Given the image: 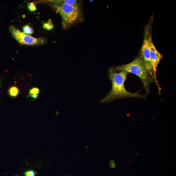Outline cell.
<instances>
[{"instance_id": "7c38bea8", "label": "cell", "mask_w": 176, "mask_h": 176, "mask_svg": "<svg viewBox=\"0 0 176 176\" xmlns=\"http://www.w3.org/2000/svg\"><path fill=\"white\" fill-rule=\"evenodd\" d=\"M28 8L30 12H33L37 10L35 4L33 2H30L28 4Z\"/></svg>"}, {"instance_id": "9c48e42d", "label": "cell", "mask_w": 176, "mask_h": 176, "mask_svg": "<svg viewBox=\"0 0 176 176\" xmlns=\"http://www.w3.org/2000/svg\"><path fill=\"white\" fill-rule=\"evenodd\" d=\"M19 92V89L18 87L15 86L11 87L9 90V94L10 96L12 97H17Z\"/></svg>"}, {"instance_id": "52a82bcc", "label": "cell", "mask_w": 176, "mask_h": 176, "mask_svg": "<svg viewBox=\"0 0 176 176\" xmlns=\"http://www.w3.org/2000/svg\"><path fill=\"white\" fill-rule=\"evenodd\" d=\"M55 4H63L68 5H78L77 1L76 0H64V1H54Z\"/></svg>"}, {"instance_id": "4fadbf2b", "label": "cell", "mask_w": 176, "mask_h": 176, "mask_svg": "<svg viewBox=\"0 0 176 176\" xmlns=\"http://www.w3.org/2000/svg\"><path fill=\"white\" fill-rule=\"evenodd\" d=\"M36 173L32 170H28L24 173L25 176H35Z\"/></svg>"}, {"instance_id": "277c9868", "label": "cell", "mask_w": 176, "mask_h": 176, "mask_svg": "<svg viewBox=\"0 0 176 176\" xmlns=\"http://www.w3.org/2000/svg\"><path fill=\"white\" fill-rule=\"evenodd\" d=\"M151 32V28L150 23H149L145 29L143 42L141 48L139 56L145 63L149 74L153 80V82L156 84L160 92L161 91V87L159 86L158 80L155 79L154 77L150 58L149 40V35Z\"/></svg>"}, {"instance_id": "3957f363", "label": "cell", "mask_w": 176, "mask_h": 176, "mask_svg": "<svg viewBox=\"0 0 176 176\" xmlns=\"http://www.w3.org/2000/svg\"><path fill=\"white\" fill-rule=\"evenodd\" d=\"M56 12L62 18V24L64 28L70 27L78 19L80 15L79 5H68L65 4H55Z\"/></svg>"}, {"instance_id": "8fae6325", "label": "cell", "mask_w": 176, "mask_h": 176, "mask_svg": "<svg viewBox=\"0 0 176 176\" xmlns=\"http://www.w3.org/2000/svg\"><path fill=\"white\" fill-rule=\"evenodd\" d=\"M54 26L52 22V20L49 19L46 22L43 23V28L47 30H50L54 28Z\"/></svg>"}, {"instance_id": "8992f818", "label": "cell", "mask_w": 176, "mask_h": 176, "mask_svg": "<svg viewBox=\"0 0 176 176\" xmlns=\"http://www.w3.org/2000/svg\"><path fill=\"white\" fill-rule=\"evenodd\" d=\"M149 47H150V58L154 76L155 79L158 80L157 76V67L163 56L158 51L155 46L152 39L151 32L149 35Z\"/></svg>"}, {"instance_id": "ba28073f", "label": "cell", "mask_w": 176, "mask_h": 176, "mask_svg": "<svg viewBox=\"0 0 176 176\" xmlns=\"http://www.w3.org/2000/svg\"><path fill=\"white\" fill-rule=\"evenodd\" d=\"M23 33L28 36L32 35L34 33V29L30 26L27 25L23 26Z\"/></svg>"}, {"instance_id": "5bb4252c", "label": "cell", "mask_w": 176, "mask_h": 176, "mask_svg": "<svg viewBox=\"0 0 176 176\" xmlns=\"http://www.w3.org/2000/svg\"></svg>"}, {"instance_id": "7a4b0ae2", "label": "cell", "mask_w": 176, "mask_h": 176, "mask_svg": "<svg viewBox=\"0 0 176 176\" xmlns=\"http://www.w3.org/2000/svg\"><path fill=\"white\" fill-rule=\"evenodd\" d=\"M116 67L127 73H132L137 76L142 82L143 88L146 90L147 94H149L150 85L153 82V80L145 63L139 55L131 62Z\"/></svg>"}, {"instance_id": "5b68a950", "label": "cell", "mask_w": 176, "mask_h": 176, "mask_svg": "<svg viewBox=\"0 0 176 176\" xmlns=\"http://www.w3.org/2000/svg\"><path fill=\"white\" fill-rule=\"evenodd\" d=\"M9 30L12 36L20 44L27 45H40L46 44L44 38H34L23 33L13 26H10Z\"/></svg>"}, {"instance_id": "30bf717a", "label": "cell", "mask_w": 176, "mask_h": 176, "mask_svg": "<svg viewBox=\"0 0 176 176\" xmlns=\"http://www.w3.org/2000/svg\"><path fill=\"white\" fill-rule=\"evenodd\" d=\"M39 93V90L38 88L34 87L32 88L29 92V95L30 96L34 98H36L38 97Z\"/></svg>"}, {"instance_id": "6da1fadb", "label": "cell", "mask_w": 176, "mask_h": 176, "mask_svg": "<svg viewBox=\"0 0 176 176\" xmlns=\"http://www.w3.org/2000/svg\"><path fill=\"white\" fill-rule=\"evenodd\" d=\"M126 72L117 69L116 67L111 68L108 71V77L112 83L110 92L101 100V103H107L122 98H137L146 99L147 95L128 91L124 86V83L128 74Z\"/></svg>"}]
</instances>
